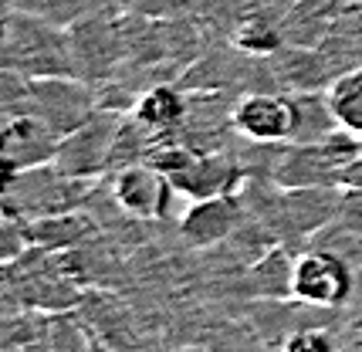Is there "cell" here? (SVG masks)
<instances>
[{
    "mask_svg": "<svg viewBox=\"0 0 362 352\" xmlns=\"http://www.w3.org/2000/svg\"><path fill=\"white\" fill-rule=\"evenodd\" d=\"M92 190L95 183L75 180V176L62 173L54 163H45V166H34V170L7 173V180H4V213H11L17 221H41V217L68 213V210H78L92 196Z\"/></svg>",
    "mask_w": 362,
    "mask_h": 352,
    "instance_id": "3",
    "label": "cell"
},
{
    "mask_svg": "<svg viewBox=\"0 0 362 352\" xmlns=\"http://www.w3.org/2000/svg\"><path fill=\"white\" fill-rule=\"evenodd\" d=\"M68 257L45 251V247H28L17 261L4 264V281H7V302L21 312H68L81 298V288L75 274L68 271Z\"/></svg>",
    "mask_w": 362,
    "mask_h": 352,
    "instance_id": "2",
    "label": "cell"
},
{
    "mask_svg": "<svg viewBox=\"0 0 362 352\" xmlns=\"http://www.w3.org/2000/svg\"><path fill=\"white\" fill-rule=\"evenodd\" d=\"M352 11H356V14L362 17V0H359V4H356V7H352Z\"/></svg>",
    "mask_w": 362,
    "mask_h": 352,
    "instance_id": "20",
    "label": "cell"
},
{
    "mask_svg": "<svg viewBox=\"0 0 362 352\" xmlns=\"http://www.w3.org/2000/svg\"><path fill=\"white\" fill-rule=\"evenodd\" d=\"M247 180L244 163H237L230 153H204L200 160L189 166L187 173H180L173 180V187L180 196L187 200H206V196H223V193H237Z\"/></svg>",
    "mask_w": 362,
    "mask_h": 352,
    "instance_id": "10",
    "label": "cell"
},
{
    "mask_svg": "<svg viewBox=\"0 0 362 352\" xmlns=\"http://www.w3.org/2000/svg\"><path fill=\"white\" fill-rule=\"evenodd\" d=\"M281 352H339L332 332L318 329V325H305V329H291L281 342Z\"/></svg>",
    "mask_w": 362,
    "mask_h": 352,
    "instance_id": "17",
    "label": "cell"
},
{
    "mask_svg": "<svg viewBox=\"0 0 362 352\" xmlns=\"http://www.w3.org/2000/svg\"><path fill=\"white\" fill-rule=\"evenodd\" d=\"M0 227H4V230H0V244H4L0 261L7 264V261H17V257L31 247V237H28V224L17 221V217H11V213L0 217Z\"/></svg>",
    "mask_w": 362,
    "mask_h": 352,
    "instance_id": "18",
    "label": "cell"
},
{
    "mask_svg": "<svg viewBox=\"0 0 362 352\" xmlns=\"http://www.w3.org/2000/svg\"><path fill=\"white\" fill-rule=\"evenodd\" d=\"M329 102L335 109V115H339V126L346 132H352L362 143V64H356L342 78L332 81Z\"/></svg>",
    "mask_w": 362,
    "mask_h": 352,
    "instance_id": "15",
    "label": "cell"
},
{
    "mask_svg": "<svg viewBox=\"0 0 362 352\" xmlns=\"http://www.w3.org/2000/svg\"><path fill=\"white\" fill-rule=\"evenodd\" d=\"M298 4L301 0H244V14L264 17V20H271V24L281 28V20L291 14Z\"/></svg>",
    "mask_w": 362,
    "mask_h": 352,
    "instance_id": "19",
    "label": "cell"
},
{
    "mask_svg": "<svg viewBox=\"0 0 362 352\" xmlns=\"http://www.w3.org/2000/svg\"><path fill=\"white\" fill-rule=\"evenodd\" d=\"M295 257L288 244H274L264 254L244 268V291L261 302H284L291 298V281H295Z\"/></svg>",
    "mask_w": 362,
    "mask_h": 352,
    "instance_id": "13",
    "label": "cell"
},
{
    "mask_svg": "<svg viewBox=\"0 0 362 352\" xmlns=\"http://www.w3.org/2000/svg\"><path fill=\"white\" fill-rule=\"evenodd\" d=\"M62 136L47 126L45 119H37L31 112L4 115L0 126V156L7 173H21V170H34L54 160Z\"/></svg>",
    "mask_w": 362,
    "mask_h": 352,
    "instance_id": "9",
    "label": "cell"
},
{
    "mask_svg": "<svg viewBox=\"0 0 362 352\" xmlns=\"http://www.w3.org/2000/svg\"><path fill=\"white\" fill-rule=\"evenodd\" d=\"M28 224V237L31 247H45L54 254H68L88 247V240L102 234V227L88 210H68V213H54V217H41V221H24Z\"/></svg>",
    "mask_w": 362,
    "mask_h": 352,
    "instance_id": "12",
    "label": "cell"
},
{
    "mask_svg": "<svg viewBox=\"0 0 362 352\" xmlns=\"http://www.w3.org/2000/svg\"><path fill=\"white\" fill-rule=\"evenodd\" d=\"M247 210L240 193H223V196H206V200H189V207L180 217V237L189 247L206 251L221 247L223 240L234 237V230L244 224Z\"/></svg>",
    "mask_w": 362,
    "mask_h": 352,
    "instance_id": "8",
    "label": "cell"
},
{
    "mask_svg": "<svg viewBox=\"0 0 362 352\" xmlns=\"http://www.w3.org/2000/svg\"><path fill=\"white\" fill-rule=\"evenodd\" d=\"M234 132L251 146H284L295 139L291 92H244L234 98Z\"/></svg>",
    "mask_w": 362,
    "mask_h": 352,
    "instance_id": "6",
    "label": "cell"
},
{
    "mask_svg": "<svg viewBox=\"0 0 362 352\" xmlns=\"http://www.w3.org/2000/svg\"><path fill=\"white\" fill-rule=\"evenodd\" d=\"M7 7L14 11H28V14H37L45 20H54V24H78L81 17H88L92 11V0H7Z\"/></svg>",
    "mask_w": 362,
    "mask_h": 352,
    "instance_id": "16",
    "label": "cell"
},
{
    "mask_svg": "<svg viewBox=\"0 0 362 352\" xmlns=\"http://www.w3.org/2000/svg\"><path fill=\"white\" fill-rule=\"evenodd\" d=\"M122 119H126L122 112L98 109V112H95L88 122H81L75 132L62 136L58 153H54L51 163H54L62 173L75 176V180L98 183L112 166V146H115V136H119Z\"/></svg>",
    "mask_w": 362,
    "mask_h": 352,
    "instance_id": "5",
    "label": "cell"
},
{
    "mask_svg": "<svg viewBox=\"0 0 362 352\" xmlns=\"http://www.w3.org/2000/svg\"><path fill=\"white\" fill-rule=\"evenodd\" d=\"M187 112H189L187 92L176 88V85H163L159 81V85L142 88L129 115L136 122H142L149 132H156V136H173L176 129L187 122Z\"/></svg>",
    "mask_w": 362,
    "mask_h": 352,
    "instance_id": "14",
    "label": "cell"
},
{
    "mask_svg": "<svg viewBox=\"0 0 362 352\" xmlns=\"http://www.w3.org/2000/svg\"><path fill=\"white\" fill-rule=\"evenodd\" d=\"M0 54H4V71H14L24 78H54V75L81 78L71 28H62L28 11L7 7Z\"/></svg>",
    "mask_w": 362,
    "mask_h": 352,
    "instance_id": "1",
    "label": "cell"
},
{
    "mask_svg": "<svg viewBox=\"0 0 362 352\" xmlns=\"http://www.w3.org/2000/svg\"><path fill=\"white\" fill-rule=\"evenodd\" d=\"M346 14L349 4H339V0H301L281 20L284 45L288 48H325Z\"/></svg>",
    "mask_w": 362,
    "mask_h": 352,
    "instance_id": "11",
    "label": "cell"
},
{
    "mask_svg": "<svg viewBox=\"0 0 362 352\" xmlns=\"http://www.w3.org/2000/svg\"><path fill=\"white\" fill-rule=\"evenodd\" d=\"M339 4H349V7H356V4H359V0H339Z\"/></svg>",
    "mask_w": 362,
    "mask_h": 352,
    "instance_id": "21",
    "label": "cell"
},
{
    "mask_svg": "<svg viewBox=\"0 0 362 352\" xmlns=\"http://www.w3.org/2000/svg\"><path fill=\"white\" fill-rule=\"evenodd\" d=\"M356 298V271L349 257L335 254L329 247H312L295 257V281L291 302L308 308H346Z\"/></svg>",
    "mask_w": 362,
    "mask_h": 352,
    "instance_id": "4",
    "label": "cell"
},
{
    "mask_svg": "<svg viewBox=\"0 0 362 352\" xmlns=\"http://www.w3.org/2000/svg\"><path fill=\"white\" fill-rule=\"evenodd\" d=\"M112 204L126 213L129 221H159L170 213L176 196L173 180L159 173L149 163H132L112 173Z\"/></svg>",
    "mask_w": 362,
    "mask_h": 352,
    "instance_id": "7",
    "label": "cell"
}]
</instances>
